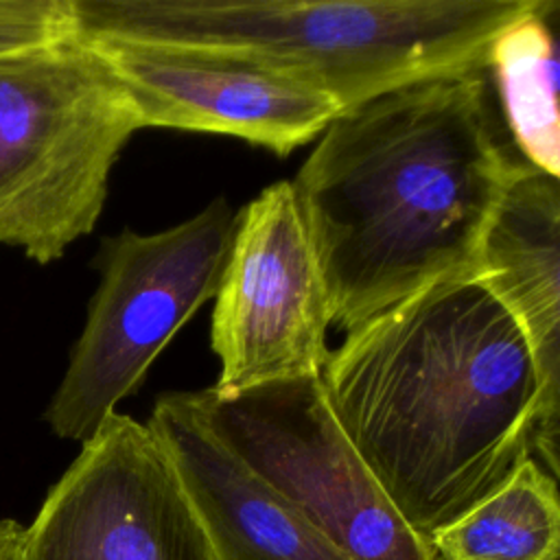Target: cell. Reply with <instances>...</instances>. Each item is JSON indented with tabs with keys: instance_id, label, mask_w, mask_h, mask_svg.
Masks as SVG:
<instances>
[{
	"instance_id": "52a82bcc",
	"label": "cell",
	"mask_w": 560,
	"mask_h": 560,
	"mask_svg": "<svg viewBox=\"0 0 560 560\" xmlns=\"http://www.w3.org/2000/svg\"><path fill=\"white\" fill-rule=\"evenodd\" d=\"M330 304L295 190L280 179L236 214L214 293L210 346L217 394L319 376L328 361Z\"/></svg>"
},
{
	"instance_id": "5b68a950",
	"label": "cell",
	"mask_w": 560,
	"mask_h": 560,
	"mask_svg": "<svg viewBox=\"0 0 560 560\" xmlns=\"http://www.w3.org/2000/svg\"><path fill=\"white\" fill-rule=\"evenodd\" d=\"M236 214L228 199L217 197L166 230H122L103 241L96 258L101 282L44 413L57 438L90 440L140 387L179 328L214 298Z\"/></svg>"
},
{
	"instance_id": "ba28073f",
	"label": "cell",
	"mask_w": 560,
	"mask_h": 560,
	"mask_svg": "<svg viewBox=\"0 0 560 560\" xmlns=\"http://www.w3.org/2000/svg\"><path fill=\"white\" fill-rule=\"evenodd\" d=\"M20 560H214L149 424L114 411L24 527Z\"/></svg>"
},
{
	"instance_id": "9a60e30c",
	"label": "cell",
	"mask_w": 560,
	"mask_h": 560,
	"mask_svg": "<svg viewBox=\"0 0 560 560\" xmlns=\"http://www.w3.org/2000/svg\"><path fill=\"white\" fill-rule=\"evenodd\" d=\"M24 527L18 521H0V560H20Z\"/></svg>"
},
{
	"instance_id": "8992f818",
	"label": "cell",
	"mask_w": 560,
	"mask_h": 560,
	"mask_svg": "<svg viewBox=\"0 0 560 560\" xmlns=\"http://www.w3.org/2000/svg\"><path fill=\"white\" fill-rule=\"evenodd\" d=\"M217 440L350 560H433L337 424L322 376L192 392Z\"/></svg>"
},
{
	"instance_id": "30bf717a",
	"label": "cell",
	"mask_w": 560,
	"mask_h": 560,
	"mask_svg": "<svg viewBox=\"0 0 560 560\" xmlns=\"http://www.w3.org/2000/svg\"><path fill=\"white\" fill-rule=\"evenodd\" d=\"M477 280L518 324L540 385L534 459L558 479L560 438V184L516 160L483 232Z\"/></svg>"
},
{
	"instance_id": "3957f363",
	"label": "cell",
	"mask_w": 560,
	"mask_h": 560,
	"mask_svg": "<svg viewBox=\"0 0 560 560\" xmlns=\"http://www.w3.org/2000/svg\"><path fill=\"white\" fill-rule=\"evenodd\" d=\"M549 0H70L74 37L225 52L352 109L483 72L494 37Z\"/></svg>"
},
{
	"instance_id": "8fae6325",
	"label": "cell",
	"mask_w": 560,
	"mask_h": 560,
	"mask_svg": "<svg viewBox=\"0 0 560 560\" xmlns=\"http://www.w3.org/2000/svg\"><path fill=\"white\" fill-rule=\"evenodd\" d=\"M147 424L168 453L214 560H350L217 440L192 392L162 394Z\"/></svg>"
},
{
	"instance_id": "6da1fadb",
	"label": "cell",
	"mask_w": 560,
	"mask_h": 560,
	"mask_svg": "<svg viewBox=\"0 0 560 560\" xmlns=\"http://www.w3.org/2000/svg\"><path fill=\"white\" fill-rule=\"evenodd\" d=\"M319 376L343 435L424 540L534 457L536 365L477 276L431 284L348 330Z\"/></svg>"
},
{
	"instance_id": "9c48e42d",
	"label": "cell",
	"mask_w": 560,
	"mask_h": 560,
	"mask_svg": "<svg viewBox=\"0 0 560 560\" xmlns=\"http://www.w3.org/2000/svg\"><path fill=\"white\" fill-rule=\"evenodd\" d=\"M85 44L105 59L142 127L228 133L284 158L343 112L330 94L225 52L120 39Z\"/></svg>"
},
{
	"instance_id": "5bb4252c",
	"label": "cell",
	"mask_w": 560,
	"mask_h": 560,
	"mask_svg": "<svg viewBox=\"0 0 560 560\" xmlns=\"http://www.w3.org/2000/svg\"><path fill=\"white\" fill-rule=\"evenodd\" d=\"M74 35L70 0H0V55Z\"/></svg>"
},
{
	"instance_id": "4fadbf2b",
	"label": "cell",
	"mask_w": 560,
	"mask_h": 560,
	"mask_svg": "<svg viewBox=\"0 0 560 560\" xmlns=\"http://www.w3.org/2000/svg\"><path fill=\"white\" fill-rule=\"evenodd\" d=\"M558 2L549 0L503 28L488 50L486 72L497 85L501 109L521 160L560 177L558 114V44L551 18Z\"/></svg>"
},
{
	"instance_id": "7a4b0ae2",
	"label": "cell",
	"mask_w": 560,
	"mask_h": 560,
	"mask_svg": "<svg viewBox=\"0 0 560 560\" xmlns=\"http://www.w3.org/2000/svg\"><path fill=\"white\" fill-rule=\"evenodd\" d=\"M514 164L486 70L343 109L291 182L330 319L348 332L431 284L475 276Z\"/></svg>"
},
{
	"instance_id": "7c38bea8",
	"label": "cell",
	"mask_w": 560,
	"mask_h": 560,
	"mask_svg": "<svg viewBox=\"0 0 560 560\" xmlns=\"http://www.w3.org/2000/svg\"><path fill=\"white\" fill-rule=\"evenodd\" d=\"M427 542L433 560H558V479L529 457Z\"/></svg>"
},
{
	"instance_id": "277c9868",
	"label": "cell",
	"mask_w": 560,
	"mask_h": 560,
	"mask_svg": "<svg viewBox=\"0 0 560 560\" xmlns=\"http://www.w3.org/2000/svg\"><path fill=\"white\" fill-rule=\"evenodd\" d=\"M138 129L127 92L79 37L0 55V245L59 260L94 230Z\"/></svg>"
}]
</instances>
